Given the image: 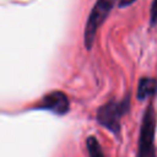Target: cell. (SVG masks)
Here are the masks:
<instances>
[{
  "instance_id": "1",
  "label": "cell",
  "mask_w": 157,
  "mask_h": 157,
  "mask_svg": "<svg viewBox=\"0 0 157 157\" xmlns=\"http://www.w3.org/2000/svg\"><path fill=\"white\" fill-rule=\"evenodd\" d=\"M130 109V92L120 101L110 99L97 110V121L109 130L117 139L120 137L121 118Z\"/></svg>"
},
{
  "instance_id": "4",
  "label": "cell",
  "mask_w": 157,
  "mask_h": 157,
  "mask_svg": "<svg viewBox=\"0 0 157 157\" xmlns=\"http://www.w3.org/2000/svg\"><path fill=\"white\" fill-rule=\"evenodd\" d=\"M37 109L49 110L56 115H64L70 109V101L64 92L53 91L42 98L40 103L37 105Z\"/></svg>"
},
{
  "instance_id": "5",
  "label": "cell",
  "mask_w": 157,
  "mask_h": 157,
  "mask_svg": "<svg viewBox=\"0 0 157 157\" xmlns=\"http://www.w3.org/2000/svg\"><path fill=\"white\" fill-rule=\"evenodd\" d=\"M157 93V80L152 77H141L137 83L136 96L140 101L153 97Z\"/></svg>"
},
{
  "instance_id": "3",
  "label": "cell",
  "mask_w": 157,
  "mask_h": 157,
  "mask_svg": "<svg viewBox=\"0 0 157 157\" xmlns=\"http://www.w3.org/2000/svg\"><path fill=\"white\" fill-rule=\"evenodd\" d=\"M115 2H117V0H97L96 4L93 5V7L88 15L86 27H85L83 40H85L86 49L90 50L92 48L98 28L105 21V18L108 17V15L112 11Z\"/></svg>"
},
{
  "instance_id": "7",
  "label": "cell",
  "mask_w": 157,
  "mask_h": 157,
  "mask_svg": "<svg viewBox=\"0 0 157 157\" xmlns=\"http://www.w3.org/2000/svg\"><path fill=\"white\" fill-rule=\"evenodd\" d=\"M157 22V0H153L151 6V25L153 26Z\"/></svg>"
},
{
  "instance_id": "9",
  "label": "cell",
  "mask_w": 157,
  "mask_h": 157,
  "mask_svg": "<svg viewBox=\"0 0 157 157\" xmlns=\"http://www.w3.org/2000/svg\"><path fill=\"white\" fill-rule=\"evenodd\" d=\"M152 157H156V155H155V156H152Z\"/></svg>"
},
{
  "instance_id": "2",
  "label": "cell",
  "mask_w": 157,
  "mask_h": 157,
  "mask_svg": "<svg viewBox=\"0 0 157 157\" xmlns=\"http://www.w3.org/2000/svg\"><path fill=\"white\" fill-rule=\"evenodd\" d=\"M155 134H156V112L153 104L150 103L142 115L139 144H137V157H152L155 152Z\"/></svg>"
},
{
  "instance_id": "6",
  "label": "cell",
  "mask_w": 157,
  "mask_h": 157,
  "mask_svg": "<svg viewBox=\"0 0 157 157\" xmlns=\"http://www.w3.org/2000/svg\"><path fill=\"white\" fill-rule=\"evenodd\" d=\"M86 147H87V152L90 157H105L102 150V146L96 139V136L91 135L86 139Z\"/></svg>"
},
{
  "instance_id": "8",
  "label": "cell",
  "mask_w": 157,
  "mask_h": 157,
  "mask_svg": "<svg viewBox=\"0 0 157 157\" xmlns=\"http://www.w3.org/2000/svg\"><path fill=\"white\" fill-rule=\"evenodd\" d=\"M135 0H119V6L120 7H125V6H129L134 2Z\"/></svg>"
}]
</instances>
